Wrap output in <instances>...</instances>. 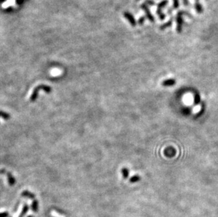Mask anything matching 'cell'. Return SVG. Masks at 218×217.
<instances>
[{
  "instance_id": "obj_11",
  "label": "cell",
  "mask_w": 218,
  "mask_h": 217,
  "mask_svg": "<svg viewBox=\"0 0 218 217\" xmlns=\"http://www.w3.org/2000/svg\"><path fill=\"white\" fill-rule=\"evenodd\" d=\"M32 209L34 212H38V202L37 200H33L32 203Z\"/></svg>"
},
{
  "instance_id": "obj_12",
  "label": "cell",
  "mask_w": 218,
  "mask_h": 217,
  "mask_svg": "<svg viewBox=\"0 0 218 217\" xmlns=\"http://www.w3.org/2000/svg\"><path fill=\"white\" fill-rule=\"evenodd\" d=\"M121 173H122V175L124 178H128L129 175V171L128 169H126V168H124V169H121Z\"/></svg>"
},
{
  "instance_id": "obj_4",
  "label": "cell",
  "mask_w": 218,
  "mask_h": 217,
  "mask_svg": "<svg viewBox=\"0 0 218 217\" xmlns=\"http://www.w3.org/2000/svg\"><path fill=\"white\" fill-rule=\"evenodd\" d=\"M140 9L144 11L145 16H146L148 20H149L150 22L155 21V18H154V16H152V14H151L150 11V9L148 8V5H146L145 3H143V4H142L141 5H140Z\"/></svg>"
},
{
  "instance_id": "obj_15",
  "label": "cell",
  "mask_w": 218,
  "mask_h": 217,
  "mask_svg": "<svg viewBox=\"0 0 218 217\" xmlns=\"http://www.w3.org/2000/svg\"><path fill=\"white\" fill-rule=\"evenodd\" d=\"M179 7V0H173V9H177Z\"/></svg>"
},
{
  "instance_id": "obj_5",
  "label": "cell",
  "mask_w": 218,
  "mask_h": 217,
  "mask_svg": "<svg viewBox=\"0 0 218 217\" xmlns=\"http://www.w3.org/2000/svg\"><path fill=\"white\" fill-rule=\"evenodd\" d=\"M124 16L126 18L127 20L129 22V23L131 24L132 27H135L136 26V19L134 18L133 16L132 15L131 13L129 12H124Z\"/></svg>"
},
{
  "instance_id": "obj_2",
  "label": "cell",
  "mask_w": 218,
  "mask_h": 217,
  "mask_svg": "<svg viewBox=\"0 0 218 217\" xmlns=\"http://www.w3.org/2000/svg\"><path fill=\"white\" fill-rule=\"evenodd\" d=\"M168 3V0H162V1H160V3H158V5H157V15L158 16L160 20H163L165 18V14L162 12V9L165 7L166 5Z\"/></svg>"
},
{
  "instance_id": "obj_21",
  "label": "cell",
  "mask_w": 218,
  "mask_h": 217,
  "mask_svg": "<svg viewBox=\"0 0 218 217\" xmlns=\"http://www.w3.org/2000/svg\"><path fill=\"white\" fill-rule=\"evenodd\" d=\"M136 1H139V0H136Z\"/></svg>"
},
{
  "instance_id": "obj_13",
  "label": "cell",
  "mask_w": 218,
  "mask_h": 217,
  "mask_svg": "<svg viewBox=\"0 0 218 217\" xmlns=\"http://www.w3.org/2000/svg\"><path fill=\"white\" fill-rule=\"evenodd\" d=\"M140 178L139 175H133V176H132L131 178V179H130V181H131V183H136L137 182V181H140Z\"/></svg>"
},
{
  "instance_id": "obj_16",
  "label": "cell",
  "mask_w": 218,
  "mask_h": 217,
  "mask_svg": "<svg viewBox=\"0 0 218 217\" xmlns=\"http://www.w3.org/2000/svg\"><path fill=\"white\" fill-rule=\"evenodd\" d=\"M145 4H146V5H150V6H154L155 4V1H153V0H145Z\"/></svg>"
},
{
  "instance_id": "obj_10",
  "label": "cell",
  "mask_w": 218,
  "mask_h": 217,
  "mask_svg": "<svg viewBox=\"0 0 218 217\" xmlns=\"http://www.w3.org/2000/svg\"><path fill=\"white\" fill-rule=\"evenodd\" d=\"M21 195L23 196V197H28V198H30V199L35 198V195L32 194V193H29V192H27V191L23 192V193L21 194Z\"/></svg>"
},
{
  "instance_id": "obj_9",
  "label": "cell",
  "mask_w": 218,
  "mask_h": 217,
  "mask_svg": "<svg viewBox=\"0 0 218 217\" xmlns=\"http://www.w3.org/2000/svg\"><path fill=\"white\" fill-rule=\"evenodd\" d=\"M28 209H29L28 206L27 204H25L23 208V210H22L21 213V214L19 215V217H24L25 215H26V214L27 213L28 211Z\"/></svg>"
},
{
  "instance_id": "obj_8",
  "label": "cell",
  "mask_w": 218,
  "mask_h": 217,
  "mask_svg": "<svg viewBox=\"0 0 218 217\" xmlns=\"http://www.w3.org/2000/svg\"><path fill=\"white\" fill-rule=\"evenodd\" d=\"M172 22H173L172 19H170V20H168V21H167V22H166L165 23H164V24L161 25V26H160V30H164V29L170 27V26H172Z\"/></svg>"
},
{
  "instance_id": "obj_6",
  "label": "cell",
  "mask_w": 218,
  "mask_h": 217,
  "mask_svg": "<svg viewBox=\"0 0 218 217\" xmlns=\"http://www.w3.org/2000/svg\"><path fill=\"white\" fill-rule=\"evenodd\" d=\"M175 83H176V80H175L174 79H172L171 78V79H167L163 81L162 85L163 86L168 87V86H172V85H174Z\"/></svg>"
},
{
  "instance_id": "obj_17",
  "label": "cell",
  "mask_w": 218,
  "mask_h": 217,
  "mask_svg": "<svg viewBox=\"0 0 218 217\" xmlns=\"http://www.w3.org/2000/svg\"><path fill=\"white\" fill-rule=\"evenodd\" d=\"M145 20V17H143V16H142V17H140V18L138 19V23H139V25H140V26H142V25H143V23H144Z\"/></svg>"
},
{
  "instance_id": "obj_20",
  "label": "cell",
  "mask_w": 218,
  "mask_h": 217,
  "mask_svg": "<svg viewBox=\"0 0 218 217\" xmlns=\"http://www.w3.org/2000/svg\"><path fill=\"white\" fill-rule=\"evenodd\" d=\"M195 1H198V0H195Z\"/></svg>"
},
{
  "instance_id": "obj_7",
  "label": "cell",
  "mask_w": 218,
  "mask_h": 217,
  "mask_svg": "<svg viewBox=\"0 0 218 217\" xmlns=\"http://www.w3.org/2000/svg\"><path fill=\"white\" fill-rule=\"evenodd\" d=\"M194 7H195V11H196V12L198 13L199 14H202V13L203 12V7L201 4H200L198 1H195Z\"/></svg>"
},
{
  "instance_id": "obj_19",
  "label": "cell",
  "mask_w": 218,
  "mask_h": 217,
  "mask_svg": "<svg viewBox=\"0 0 218 217\" xmlns=\"http://www.w3.org/2000/svg\"><path fill=\"white\" fill-rule=\"evenodd\" d=\"M182 1H183V4H184V6H189V0H182Z\"/></svg>"
},
{
  "instance_id": "obj_3",
  "label": "cell",
  "mask_w": 218,
  "mask_h": 217,
  "mask_svg": "<svg viewBox=\"0 0 218 217\" xmlns=\"http://www.w3.org/2000/svg\"><path fill=\"white\" fill-rule=\"evenodd\" d=\"M41 89H44L47 91V92L50 93V92H51L52 88L49 86H46V85H40V86H38L35 90H34L33 92H32V95L30 97V101L33 102L35 101V100L37 99V97H38V91Z\"/></svg>"
},
{
  "instance_id": "obj_18",
  "label": "cell",
  "mask_w": 218,
  "mask_h": 217,
  "mask_svg": "<svg viewBox=\"0 0 218 217\" xmlns=\"http://www.w3.org/2000/svg\"><path fill=\"white\" fill-rule=\"evenodd\" d=\"M8 216H9L8 212H2V213H0V217H8Z\"/></svg>"
},
{
  "instance_id": "obj_1",
  "label": "cell",
  "mask_w": 218,
  "mask_h": 217,
  "mask_svg": "<svg viewBox=\"0 0 218 217\" xmlns=\"http://www.w3.org/2000/svg\"><path fill=\"white\" fill-rule=\"evenodd\" d=\"M183 15H186L189 17H192L189 14V12L184 11H178V13L176 14V30L177 33H181L182 32V28H183V24H184V19H183Z\"/></svg>"
},
{
  "instance_id": "obj_14",
  "label": "cell",
  "mask_w": 218,
  "mask_h": 217,
  "mask_svg": "<svg viewBox=\"0 0 218 217\" xmlns=\"http://www.w3.org/2000/svg\"><path fill=\"white\" fill-rule=\"evenodd\" d=\"M8 178H9V185H13L15 183V179L14 177L11 175H10L9 173L8 174Z\"/></svg>"
}]
</instances>
